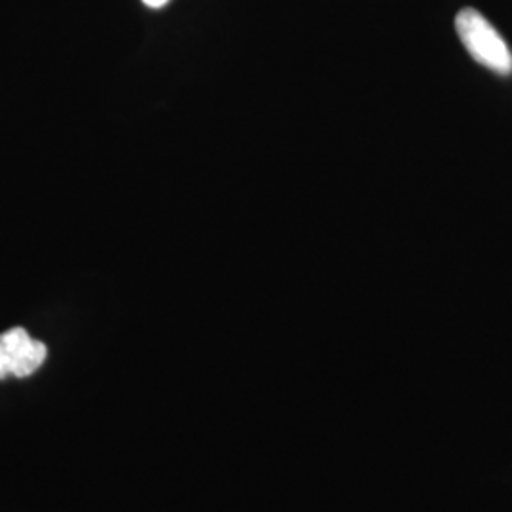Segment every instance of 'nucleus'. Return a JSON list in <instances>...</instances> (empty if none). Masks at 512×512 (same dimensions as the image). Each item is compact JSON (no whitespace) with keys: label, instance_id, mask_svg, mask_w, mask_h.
I'll use <instances>...</instances> for the list:
<instances>
[{"label":"nucleus","instance_id":"nucleus-1","mask_svg":"<svg viewBox=\"0 0 512 512\" xmlns=\"http://www.w3.org/2000/svg\"><path fill=\"white\" fill-rule=\"evenodd\" d=\"M456 31L476 63L501 76L512 74V54L505 38L478 10H461L456 18Z\"/></svg>","mask_w":512,"mask_h":512},{"label":"nucleus","instance_id":"nucleus-3","mask_svg":"<svg viewBox=\"0 0 512 512\" xmlns=\"http://www.w3.org/2000/svg\"><path fill=\"white\" fill-rule=\"evenodd\" d=\"M148 8H162L169 0H143Z\"/></svg>","mask_w":512,"mask_h":512},{"label":"nucleus","instance_id":"nucleus-2","mask_svg":"<svg viewBox=\"0 0 512 512\" xmlns=\"http://www.w3.org/2000/svg\"><path fill=\"white\" fill-rule=\"evenodd\" d=\"M48 348L21 327L0 334V380L27 378L44 365Z\"/></svg>","mask_w":512,"mask_h":512}]
</instances>
